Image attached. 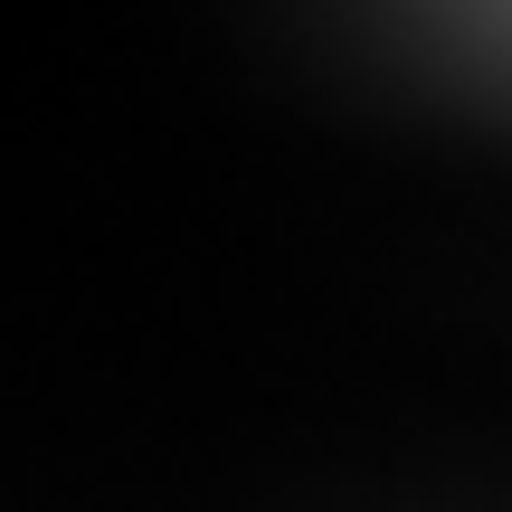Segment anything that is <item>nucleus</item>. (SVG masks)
<instances>
[]
</instances>
